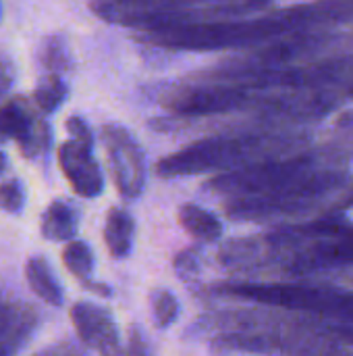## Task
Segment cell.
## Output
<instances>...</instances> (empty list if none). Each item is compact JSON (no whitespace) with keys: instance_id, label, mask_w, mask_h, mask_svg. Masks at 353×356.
Masks as SVG:
<instances>
[{"instance_id":"obj_5","label":"cell","mask_w":353,"mask_h":356,"mask_svg":"<svg viewBox=\"0 0 353 356\" xmlns=\"http://www.w3.org/2000/svg\"><path fill=\"white\" fill-rule=\"evenodd\" d=\"M218 296L353 325V292L283 282H225L214 288Z\"/></svg>"},{"instance_id":"obj_10","label":"cell","mask_w":353,"mask_h":356,"mask_svg":"<svg viewBox=\"0 0 353 356\" xmlns=\"http://www.w3.org/2000/svg\"><path fill=\"white\" fill-rule=\"evenodd\" d=\"M58 165L81 198H98L104 192V173L94 156V146L69 138L58 148Z\"/></svg>"},{"instance_id":"obj_6","label":"cell","mask_w":353,"mask_h":356,"mask_svg":"<svg viewBox=\"0 0 353 356\" xmlns=\"http://www.w3.org/2000/svg\"><path fill=\"white\" fill-rule=\"evenodd\" d=\"M327 165H345V154L335 150H304L291 156L262 161L231 173L214 175L204 184V190L216 196H225L227 200L233 198H248L275 192L316 169Z\"/></svg>"},{"instance_id":"obj_20","label":"cell","mask_w":353,"mask_h":356,"mask_svg":"<svg viewBox=\"0 0 353 356\" xmlns=\"http://www.w3.org/2000/svg\"><path fill=\"white\" fill-rule=\"evenodd\" d=\"M25 207V188L19 179H6L0 184V211L19 215Z\"/></svg>"},{"instance_id":"obj_3","label":"cell","mask_w":353,"mask_h":356,"mask_svg":"<svg viewBox=\"0 0 353 356\" xmlns=\"http://www.w3.org/2000/svg\"><path fill=\"white\" fill-rule=\"evenodd\" d=\"M273 0H89V10L137 33L179 25L227 21L268 10Z\"/></svg>"},{"instance_id":"obj_14","label":"cell","mask_w":353,"mask_h":356,"mask_svg":"<svg viewBox=\"0 0 353 356\" xmlns=\"http://www.w3.org/2000/svg\"><path fill=\"white\" fill-rule=\"evenodd\" d=\"M133 234H135V221L131 213L121 207L110 209L104 223V242L114 259H127L131 254Z\"/></svg>"},{"instance_id":"obj_23","label":"cell","mask_w":353,"mask_h":356,"mask_svg":"<svg viewBox=\"0 0 353 356\" xmlns=\"http://www.w3.org/2000/svg\"><path fill=\"white\" fill-rule=\"evenodd\" d=\"M67 131H69V138L77 140V142H83V144H89L94 146V131L92 127L85 123V119H81L79 115H73L67 119Z\"/></svg>"},{"instance_id":"obj_26","label":"cell","mask_w":353,"mask_h":356,"mask_svg":"<svg viewBox=\"0 0 353 356\" xmlns=\"http://www.w3.org/2000/svg\"><path fill=\"white\" fill-rule=\"evenodd\" d=\"M337 127H339V131H341L343 138H345V148H337V150L343 152L345 159H347L350 152L353 154V113H345V115L337 121Z\"/></svg>"},{"instance_id":"obj_8","label":"cell","mask_w":353,"mask_h":356,"mask_svg":"<svg viewBox=\"0 0 353 356\" xmlns=\"http://www.w3.org/2000/svg\"><path fill=\"white\" fill-rule=\"evenodd\" d=\"M8 140H15L27 159L44 154L52 140L48 121L33 115L29 102L21 96L0 104V144Z\"/></svg>"},{"instance_id":"obj_28","label":"cell","mask_w":353,"mask_h":356,"mask_svg":"<svg viewBox=\"0 0 353 356\" xmlns=\"http://www.w3.org/2000/svg\"><path fill=\"white\" fill-rule=\"evenodd\" d=\"M6 169H8V156H6V152L0 150V175H2Z\"/></svg>"},{"instance_id":"obj_24","label":"cell","mask_w":353,"mask_h":356,"mask_svg":"<svg viewBox=\"0 0 353 356\" xmlns=\"http://www.w3.org/2000/svg\"><path fill=\"white\" fill-rule=\"evenodd\" d=\"M15 77H17V73H15V65L10 63V58L0 56V104L6 100L8 92L12 90Z\"/></svg>"},{"instance_id":"obj_18","label":"cell","mask_w":353,"mask_h":356,"mask_svg":"<svg viewBox=\"0 0 353 356\" xmlns=\"http://www.w3.org/2000/svg\"><path fill=\"white\" fill-rule=\"evenodd\" d=\"M69 98V86L64 81L62 75H56V73H44L40 77V81L35 83V90H33V102L37 106V111L42 115H52L56 113L64 100Z\"/></svg>"},{"instance_id":"obj_25","label":"cell","mask_w":353,"mask_h":356,"mask_svg":"<svg viewBox=\"0 0 353 356\" xmlns=\"http://www.w3.org/2000/svg\"><path fill=\"white\" fill-rule=\"evenodd\" d=\"M33 356H85V355H83V350H81L77 344H73V342H58V344H52V346H48V348H44V350L35 353Z\"/></svg>"},{"instance_id":"obj_13","label":"cell","mask_w":353,"mask_h":356,"mask_svg":"<svg viewBox=\"0 0 353 356\" xmlns=\"http://www.w3.org/2000/svg\"><path fill=\"white\" fill-rule=\"evenodd\" d=\"M62 263H64L67 271L81 282L83 288L98 292L102 296H110L108 286L94 282V252L85 242H81V240L67 242V246L62 250Z\"/></svg>"},{"instance_id":"obj_27","label":"cell","mask_w":353,"mask_h":356,"mask_svg":"<svg viewBox=\"0 0 353 356\" xmlns=\"http://www.w3.org/2000/svg\"><path fill=\"white\" fill-rule=\"evenodd\" d=\"M19 307H21V305H15V302H10V300L0 298V332L10 323V319L17 315Z\"/></svg>"},{"instance_id":"obj_2","label":"cell","mask_w":353,"mask_h":356,"mask_svg":"<svg viewBox=\"0 0 353 356\" xmlns=\"http://www.w3.org/2000/svg\"><path fill=\"white\" fill-rule=\"evenodd\" d=\"M310 134L291 127H262L241 134H218L202 138L156 163V175L164 179L231 173L262 161L283 159L310 148Z\"/></svg>"},{"instance_id":"obj_21","label":"cell","mask_w":353,"mask_h":356,"mask_svg":"<svg viewBox=\"0 0 353 356\" xmlns=\"http://www.w3.org/2000/svg\"><path fill=\"white\" fill-rule=\"evenodd\" d=\"M175 271L179 273L183 282L193 280L200 273V252L196 248L181 250L175 259Z\"/></svg>"},{"instance_id":"obj_12","label":"cell","mask_w":353,"mask_h":356,"mask_svg":"<svg viewBox=\"0 0 353 356\" xmlns=\"http://www.w3.org/2000/svg\"><path fill=\"white\" fill-rule=\"evenodd\" d=\"M25 280L31 288V292L50 307H62L64 292L60 282L56 280L50 263L42 257H31L25 265Z\"/></svg>"},{"instance_id":"obj_16","label":"cell","mask_w":353,"mask_h":356,"mask_svg":"<svg viewBox=\"0 0 353 356\" xmlns=\"http://www.w3.org/2000/svg\"><path fill=\"white\" fill-rule=\"evenodd\" d=\"M37 327V313L25 305L19 307L10 323L0 332V356H15Z\"/></svg>"},{"instance_id":"obj_9","label":"cell","mask_w":353,"mask_h":356,"mask_svg":"<svg viewBox=\"0 0 353 356\" xmlns=\"http://www.w3.org/2000/svg\"><path fill=\"white\" fill-rule=\"evenodd\" d=\"M71 321L81 344L100 356H127L112 315L94 302L79 300L71 307Z\"/></svg>"},{"instance_id":"obj_15","label":"cell","mask_w":353,"mask_h":356,"mask_svg":"<svg viewBox=\"0 0 353 356\" xmlns=\"http://www.w3.org/2000/svg\"><path fill=\"white\" fill-rule=\"evenodd\" d=\"M177 217H179L181 227L198 242H216L223 236L221 219L214 213H210L193 202L181 204L177 211Z\"/></svg>"},{"instance_id":"obj_7","label":"cell","mask_w":353,"mask_h":356,"mask_svg":"<svg viewBox=\"0 0 353 356\" xmlns=\"http://www.w3.org/2000/svg\"><path fill=\"white\" fill-rule=\"evenodd\" d=\"M102 144L119 194L127 200L141 196L148 179V165L139 142L123 125L108 123L102 127Z\"/></svg>"},{"instance_id":"obj_31","label":"cell","mask_w":353,"mask_h":356,"mask_svg":"<svg viewBox=\"0 0 353 356\" xmlns=\"http://www.w3.org/2000/svg\"><path fill=\"white\" fill-rule=\"evenodd\" d=\"M352 38H353V31H352Z\"/></svg>"},{"instance_id":"obj_19","label":"cell","mask_w":353,"mask_h":356,"mask_svg":"<svg viewBox=\"0 0 353 356\" xmlns=\"http://www.w3.org/2000/svg\"><path fill=\"white\" fill-rule=\"evenodd\" d=\"M150 309H152V317L156 321V327H160V330L171 327L177 321L179 311H181L177 296L164 288H156L150 292Z\"/></svg>"},{"instance_id":"obj_17","label":"cell","mask_w":353,"mask_h":356,"mask_svg":"<svg viewBox=\"0 0 353 356\" xmlns=\"http://www.w3.org/2000/svg\"><path fill=\"white\" fill-rule=\"evenodd\" d=\"M37 63L44 69V73H56V75L69 73L73 69V56L67 38L62 33L46 35L37 50Z\"/></svg>"},{"instance_id":"obj_4","label":"cell","mask_w":353,"mask_h":356,"mask_svg":"<svg viewBox=\"0 0 353 356\" xmlns=\"http://www.w3.org/2000/svg\"><path fill=\"white\" fill-rule=\"evenodd\" d=\"M352 188V175L345 165H327L275 192L227 200L225 213L229 219L246 223L283 221L335 204L343 207Z\"/></svg>"},{"instance_id":"obj_30","label":"cell","mask_w":353,"mask_h":356,"mask_svg":"<svg viewBox=\"0 0 353 356\" xmlns=\"http://www.w3.org/2000/svg\"><path fill=\"white\" fill-rule=\"evenodd\" d=\"M0 19H2V0H0Z\"/></svg>"},{"instance_id":"obj_22","label":"cell","mask_w":353,"mask_h":356,"mask_svg":"<svg viewBox=\"0 0 353 356\" xmlns=\"http://www.w3.org/2000/svg\"><path fill=\"white\" fill-rule=\"evenodd\" d=\"M125 355L127 356H154L146 336L141 334V330L137 325H131L129 327V334H127V348H125Z\"/></svg>"},{"instance_id":"obj_29","label":"cell","mask_w":353,"mask_h":356,"mask_svg":"<svg viewBox=\"0 0 353 356\" xmlns=\"http://www.w3.org/2000/svg\"><path fill=\"white\" fill-rule=\"evenodd\" d=\"M343 207H353V188H352V192L347 194V198H345V202H343Z\"/></svg>"},{"instance_id":"obj_1","label":"cell","mask_w":353,"mask_h":356,"mask_svg":"<svg viewBox=\"0 0 353 356\" xmlns=\"http://www.w3.org/2000/svg\"><path fill=\"white\" fill-rule=\"evenodd\" d=\"M353 19V0H312L279 10L258 15L179 25L169 29L144 31L137 38L144 44L164 50L214 52V50H252L293 35L316 31H335Z\"/></svg>"},{"instance_id":"obj_11","label":"cell","mask_w":353,"mask_h":356,"mask_svg":"<svg viewBox=\"0 0 353 356\" xmlns=\"http://www.w3.org/2000/svg\"><path fill=\"white\" fill-rule=\"evenodd\" d=\"M79 229L77 209L67 200H52L40 219V232L48 242H71Z\"/></svg>"}]
</instances>
